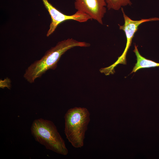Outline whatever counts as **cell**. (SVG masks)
Wrapping results in <instances>:
<instances>
[{
    "instance_id": "obj_5",
    "label": "cell",
    "mask_w": 159,
    "mask_h": 159,
    "mask_svg": "<svg viewBox=\"0 0 159 159\" xmlns=\"http://www.w3.org/2000/svg\"><path fill=\"white\" fill-rule=\"evenodd\" d=\"M106 0H75L74 8L102 24V19L106 12Z\"/></svg>"
},
{
    "instance_id": "obj_3",
    "label": "cell",
    "mask_w": 159,
    "mask_h": 159,
    "mask_svg": "<svg viewBox=\"0 0 159 159\" xmlns=\"http://www.w3.org/2000/svg\"><path fill=\"white\" fill-rule=\"evenodd\" d=\"M90 116L87 109L77 107L69 109L64 116V133L68 141L76 148L84 145Z\"/></svg>"
},
{
    "instance_id": "obj_1",
    "label": "cell",
    "mask_w": 159,
    "mask_h": 159,
    "mask_svg": "<svg viewBox=\"0 0 159 159\" xmlns=\"http://www.w3.org/2000/svg\"><path fill=\"white\" fill-rule=\"evenodd\" d=\"M90 46L89 43L72 38L59 42L47 51L40 59L32 63L26 69L24 77L29 82L32 83L48 70L55 69L61 56L68 50L76 47H87Z\"/></svg>"
},
{
    "instance_id": "obj_2",
    "label": "cell",
    "mask_w": 159,
    "mask_h": 159,
    "mask_svg": "<svg viewBox=\"0 0 159 159\" xmlns=\"http://www.w3.org/2000/svg\"><path fill=\"white\" fill-rule=\"evenodd\" d=\"M31 132L35 140L46 149L64 155L68 154L64 141L52 121L41 118L34 120Z\"/></svg>"
},
{
    "instance_id": "obj_8",
    "label": "cell",
    "mask_w": 159,
    "mask_h": 159,
    "mask_svg": "<svg viewBox=\"0 0 159 159\" xmlns=\"http://www.w3.org/2000/svg\"><path fill=\"white\" fill-rule=\"evenodd\" d=\"M107 7L108 10H118L122 6L131 5L130 0H106Z\"/></svg>"
},
{
    "instance_id": "obj_4",
    "label": "cell",
    "mask_w": 159,
    "mask_h": 159,
    "mask_svg": "<svg viewBox=\"0 0 159 159\" xmlns=\"http://www.w3.org/2000/svg\"><path fill=\"white\" fill-rule=\"evenodd\" d=\"M124 19V24L123 25L118 24L120 29L123 30L125 34L127 43L125 49L122 55L119 57L117 61L113 64L107 67L108 70L113 72L114 68L119 64H126V56L127 51L131 45L132 40L135 32L138 29V26L142 23L149 21L159 20L157 17L149 19H142L139 20H134L128 17L125 13L122 8H121Z\"/></svg>"
},
{
    "instance_id": "obj_7",
    "label": "cell",
    "mask_w": 159,
    "mask_h": 159,
    "mask_svg": "<svg viewBox=\"0 0 159 159\" xmlns=\"http://www.w3.org/2000/svg\"><path fill=\"white\" fill-rule=\"evenodd\" d=\"M133 51L137 57V62L134 67L131 73L135 72L140 69L159 66V63L148 59L142 56L138 51L137 46L135 44Z\"/></svg>"
},
{
    "instance_id": "obj_9",
    "label": "cell",
    "mask_w": 159,
    "mask_h": 159,
    "mask_svg": "<svg viewBox=\"0 0 159 159\" xmlns=\"http://www.w3.org/2000/svg\"><path fill=\"white\" fill-rule=\"evenodd\" d=\"M11 80L8 77H6L4 80H0V87L4 89L6 87L8 89H10L11 87Z\"/></svg>"
},
{
    "instance_id": "obj_6",
    "label": "cell",
    "mask_w": 159,
    "mask_h": 159,
    "mask_svg": "<svg viewBox=\"0 0 159 159\" xmlns=\"http://www.w3.org/2000/svg\"><path fill=\"white\" fill-rule=\"evenodd\" d=\"M42 0L51 18L49 28L47 34V37L51 34L59 24L64 21L72 20L80 22H84L91 19L87 14L78 11L71 15L64 14L54 7L48 0Z\"/></svg>"
}]
</instances>
